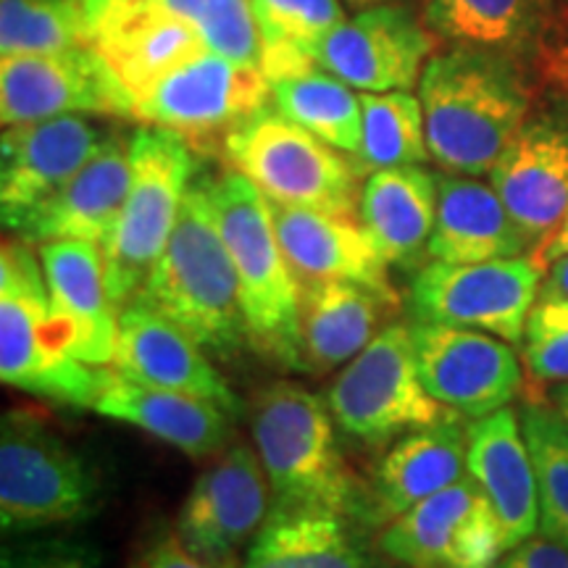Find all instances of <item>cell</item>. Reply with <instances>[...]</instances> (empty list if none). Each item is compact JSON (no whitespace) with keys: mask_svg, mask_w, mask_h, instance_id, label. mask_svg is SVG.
I'll return each instance as SVG.
<instances>
[{"mask_svg":"<svg viewBox=\"0 0 568 568\" xmlns=\"http://www.w3.org/2000/svg\"><path fill=\"white\" fill-rule=\"evenodd\" d=\"M109 132L82 113L6 126L0 138V216L13 232L88 163Z\"/></svg>","mask_w":568,"mask_h":568,"instance_id":"cell-18","label":"cell"},{"mask_svg":"<svg viewBox=\"0 0 568 568\" xmlns=\"http://www.w3.org/2000/svg\"><path fill=\"white\" fill-rule=\"evenodd\" d=\"M251 432L272 485V508H324L366 524V489L339 450L324 397L276 382L255 395Z\"/></svg>","mask_w":568,"mask_h":568,"instance_id":"cell-3","label":"cell"},{"mask_svg":"<svg viewBox=\"0 0 568 568\" xmlns=\"http://www.w3.org/2000/svg\"><path fill=\"white\" fill-rule=\"evenodd\" d=\"M566 253H568V213H566L564 222H560L558 230L550 234L548 243L539 247V251L531 255V258H535L542 268H548L552 261L560 258V255H566Z\"/></svg>","mask_w":568,"mask_h":568,"instance_id":"cell-43","label":"cell"},{"mask_svg":"<svg viewBox=\"0 0 568 568\" xmlns=\"http://www.w3.org/2000/svg\"><path fill=\"white\" fill-rule=\"evenodd\" d=\"M422 19L453 45L508 53L537 67L558 21V0H426Z\"/></svg>","mask_w":568,"mask_h":568,"instance_id":"cell-30","label":"cell"},{"mask_svg":"<svg viewBox=\"0 0 568 568\" xmlns=\"http://www.w3.org/2000/svg\"><path fill=\"white\" fill-rule=\"evenodd\" d=\"M261 34V51L274 45L314 51L345 21L339 0H251Z\"/></svg>","mask_w":568,"mask_h":568,"instance_id":"cell-37","label":"cell"},{"mask_svg":"<svg viewBox=\"0 0 568 568\" xmlns=\"http://www.w3.org/2000/svg\"><path fill=\"white\" fill-rule=\"evenodd\" d=\"M429 155L447 174L485 176L535 109L529 67L508 53L453 45L418 80Z\"/></svg>","mask_w":568,"mask_h":568,"instance_id":"cell-1","label":"cell"},{"mask_svg":"<svg viewBox=\"0 0 568 568\" xmlns=\"http://www.w3.org/2000/svg\"><path fill=\"white\" fill-rule=\"evenodd\" d=\"M353 521L324 508H272L243 568H385Z\"/></svg>","mask_w":568,"mask_h":568,"instance_id":"cell-31","label":"cell"},{"mask_svg":"<svg viewBox=\"0 0 568 568\" xmlns=\"http://www.w3.org/2000/svg\"><path fill=\"white\" fill-rule=\"evenodd\" d=\"M98 481L38 410L11 408L0 424V524L24 535L95 514Z\"/></svg>","mask_w":568,"mask_h":568,"instance_id":"cell-7","label":"cell"},{"mask_svg":"<svg viewBox=\"0 0 568 568\" xmlns=\"http://www.w3.org/2000/svg\"><path fill=\"white\" fill-rule=\"evenodd\" d=\"M88 6H90V13H92V17H95V13L101 11L103 6H105V0H88Z\"/></svg>","mask_w":568,"mask_h":568,"instance_id":"cell-48","label":"cell"},{"mask_svg":"<svg viewBox=\"0 0 568 568\" xmlns=\"http://www.w3.org/2000/svg\"><path fill=\"white\" fill-rule=\"evenodd\" d=\"M376 545L406 568H493L506 552L493 503L468 474L393 518Z\"/></svg>","mask_w":568,"mask_h":568,"instance_id":"cell-13","label":"cell"},{"mask_svg":"<svg viewBox=\"0 0 568 568\" xmlns=\"http://www.w3.org/2000/svg\"><path fill=\"white\" fill-rule=\"evenodd\" d=\"M487 176L539 251L568 213V95L531 109Z\"/></svg>","mask_w":568,"mask_h":568,"instance_id":"cell-16","label":"cell"},{"mask_svg":"<svg viewBox=\"0 0 568 568\" xmlns=\"http://www.w3.org/2000/svg\"><path fill=\"white\" fill-rule=\"evenodd\" d=\"M134 301L172 318L211 358L232 361L251 347L237 272L213 213L209 176L190 184L166 251Z\"/></svg>","mask_w":568,"mask_h":568,"instance_id":"cell-2","label":"cell"},{"mask_svg":"<svg viewBox=\"0 0 568 568\" xmlns=\"http://www.w3.org/2000/svg\"><path fill=\"white\" fill-rule=\"evenodd\" d=\"M437 219L432 232L429 258L445 264H485L535 255L537 245L506 203L495 193L493 184L479 176L439 174Z\"/></svg>","mask_w":568,"mask_h":568,"instance_id":"cell-26","label":"cell"},{"mask_svg":"<svg viewBox=\"0 0 568 568\" xmlns=\"http://www.w3.org/2000/svg\"><path fill=\"white\" fill-rule=\"evenodd\" d=\"M0 568H98V558L77 539L34 537L6 545Z\"/></svg>","mask_w":568,"mask_h":568,"instance_id":"cell-39","label":"cell"},{"mask_svg":"<svg viewBox=\"0 0 568 568\" xmlns=\"http://www.w3.org/2000/svg\"><path fill=\"white\" fill-rule=\"evenodd\" d=\"M209 195L237 272L251 347L276 366L303 372L301 280L284 258L272 203L234 169L209 176Z\"/></svg>","mask_w":568,"mask_h":568,"instance_id":"cell-4","label":"cell"},{"mask_svg":"<svg viewBox=\"0 0 568 568\" xmlns=\"http://www.w3.org/2000/svg\"><path fill=\"white\" fill-rule=\"evenodd\" d=\"M521 364L531 385L568 382V297L539 293L524 326Z\"/></svg>","mask_w":568,"mask_h":568,"instance_id":"cell-38","label":"cell"},{"mask_svg":"<svg viewBox=\"0 0 568 568\" xmlns=\"http://www.w3.org/2000/svg\"><path fill=\"white\" fill-rule=\"evenodd\" d=\"M437 174L424 166L379 169L364 182L358 219L389 266L424 268L437 219Z\"/></svg>","mask_w":568,"mask_h":568,"instance_id":"cell-29","label":"cell"},{"mask_svg":"<svg viewBox=\"0 0 568 568\" xmlns=\"http://www.w3.org/2000/svg\"><path fill=\"white\" fill-rule=\"evenodd\" d=\"M364 138L353 155L358 174L397 166H424L429 155L424 105L406 90L364 92Z\"/></svg>","mask_w":568,"mask_h":568,"instance_id":"cell-33","label":"cell"},{"mask_svg":"<svg viewBox=\"0 0 568 568\" xmlns=\"http://www.w3.org/2000/svg\"><path fill=\"white\" fill-rule=\"evenodd\" d=\"M410 343L426 393L468 422L508 408L521 395L524 364L506 339L416 318Z\"/></svg>","mask_w":568,"mask_h":568,"instance_id":"cell-12","label":"cell"},{"mask_svg":"<svg viewBox=\"0 0 568 568\" xmlns=\"http://www.w3.org/2000/svg\"><path fill=\"white\" fill-rule=\"evenodd\" d=\"M537 67L542 71L545 82L550 84L552 92H564V95H568V21H556Z\"/></svg>","mask_w":568,"mask_h":568,"instance_id":"cell-42","label":"cell"},{"mask_svg":"<svg viewBox=\"0 0 568 568\" xmlns=\"http://www.w3.org/2000/svg\"><path fill=\"white\" fill-rule=\"evenodd\" d=\"M468 424L447 408L437 424L395 439L366 489V524L387 527L426 497L466 477Z\"/></svg>","mask_w":568,"mask_h":568,"instance_id":"cell-22","label":"cell"},{"mask_svg":"<svg viewBox=\"0 0 568 568\" xmlns=\"http://www.w3.org/2000/svg\"><path fill=\"white\" fill-rule=\"evenodd\" d=\"M548 400L556 406L560 414L568 418V382H560V385H552L548 393Z\"/></svg>","mask_w":568,"mask_h":568,"instance_id":"cell-45","label":"cell"},{"mask_svg":"<svg viewBox=\"0 0 568 568\" xmlns=\"http://www.w3.org/2000/svg\"><path fill=\"white\" fill-rule=\"evenodd\" d=\"M558 19L568 21V0H558Z\"/></svg>","mask_w":568,"mask_h":568,"instance_id":"cell-47","label":"cell"},{"mask_svg":"<svg viewBox=\"0 0 568 568\" xmlns=\"http://www.w3.org/2000/svg\"><path fill=\"white\" fill-rule=\"evenodd\" d=\"M40 264L69 355L90 366H109L119 311L105 290L101 247L84 240H53L40 245Z\"/></svg>","mask_w":568,"mask_h":568,"instance_id":"cell-21","label":"cell"},{"mask_svg":"<svg viewBox=\"0 0 568 568\" xmlns=\"http://www.w3.org/2000/svg\"><path fill=\"white\" fill-rule=\"evenodd\" d=\"M134 103L92 45L0 61V122H42L69 113L132 116Z\"/></svg>","mask_w":568,"mask_h":568,"instance_id":"cell-14","label":"cell"},{"mask_svg":"<svg viewBox=\"0 0 568 568\" xmlns=\"http://www.w3.org/2000/svg\"><path fill=\"white\" fill-rule=\"evenodd\" d=\"M111 372L138 385L211 400L232 416L240 414V397L213 368L209 353L172 318L140 301L119 311Z\"/></svg>","mask_w":568,"mask_h":568,"instance_id":"cell-20","label":"cell"},{"mask_svg":"<svg viewBox=\"0 0 568 568\" xmlns=\"http://www.w3.org/2000/svg\"><path fill=\"white\" fill-rule=\"evenodd\" d=\"M92 48L130 92L132 103L209 51L201 34L161 0H105L92 17Z\"/></svg>","mask_w":568,"mask_h":568,"instance_id":"cell-19","label":"cell"},{"mask_svg":"<svg viewBox=\"0 0 568 568\" xmlns=\"http://www.w3.org/2000/svg\"><path fill=\"white\" fill-rule=\"evenodd\" d=\"M518 422L535 464L539 531L568 548V418L550 400L529 397Z\"/></svg>","mask_w":568,"mask_h":568,"instance_id":"cell-34","label":"cell"},{"mask_svg":"<svg viewBox=\"0 0 568 568\" xmlns=\"http://www.w3.org/2000/svg\"><path fill=\"white\" fill-rule=\"evenodd\" d=\"M539 293L568 297V253L560 255V258H556L548 268H545L542 290H539Z\"/></svg>","mask_w":568,"mask_h":568,"instance_id":"cell-44","label":"cell"},{"mask_svg":"<svg viewBox=\"0 0 568 568\" xmlns=\"http://www.w3.org/2000/svg\"><path fill=\"white\" fill-rule=\"evenodd\" d=\"M542 280L545 268L531 255L485 264L432 261L414 276L410 308L418 322L466 326L521 345Z\"/></svg>","mask_w":568,"mask_h":568,"instance_id":"cell-11","label":"cell"},{"mask_svg":"<svg viewBox=\"0 0 568 568\" xmlns=\"http://www.w3.org/2000/svg\"><path fill=\"white\" fill-rule=\"evenodd\" d=\"M435 32L408 6L361 9L311 51L318 69L364 92L408 90L435 51Z\"/></svg>","mask_w":568,"mask_h":568,"instance_id":"cell-17","label":"cell"},{"mask_svg":"<svg viewBox=\"0 0 568 568\" xmlns=\"http://www.w3.org/2000/svg\"><path fill=\"white\" fill-rule=\"evenodd\" d=\"M272 103L282 116L316 134L339 153L355 155L364 138V105L351 84L324 69L272 82Z\"/></svg>","mask_w":568,"mask_h":568,"instance_id":"cell-32","label":"cell"},{"mask_svg":"<svg viewBox=\"0 0 568 568\" xmlns=\"http://www.w3.org/2000/svg\"><path fill=\"white\" fill-rule=\"evenodd\" d=\"M130 138V190L116 224L101 245L105 290L116 311L138 297L148 274L159 264L184 195L197 176L195 151L176 132L148 124Z\"/></svg>","mask_w":568,"mask_h":568,"instance_id":"cell-6","label":"cell"},{"mask_svg":"<svg viewBox=\"0 0 568 568\" xmlns=\"http://www.w3.org/2000/svg\"><path fill=\"white\" fill-rule=\"evenodd\" d=\"M272 485L255 445L232 443L184 497L176 537L205 560H234L272 514Z\"/></svg>","mask_w":568,"mask_h":568,"instance_id":"cell-15","label":"cell"},{"mask_svg":"<svg viewBox=\"0 0 568 568\" xmlns=\"http://www.w3.org/2000/svg\"><path fill=\"white\" fill-rule=\"evenodd\" d=\"M92 410L148 432L193 460L219 456L232 439L230 410L193 395L138 385L116 372H111Z\"/></svg>","mask_w":568,"mask_h":568,"instance_id":"cell-27","label":"cell"},{"mask_svg":"<svg viewBox=\"0 0 568 568\" xmlns=\"http://www.w3.org/2000/svg\"><path fill=\"white\" fill-rule=\"evenodd\" d=\"M272 203V201H268ZM276 237L301 282L345 280L397 303L387 261L353 216L272 203Z\"/></svg>","mask_w":568,"mask_h":568,"instance_id":"cell-24","label":"cell"},{"mask_svg":"<svg viewBox=\"0 0 568 568\" xmlns=\"http://www.w3.org/2000/svg\"><path fill=\"white\" fill-rule=\"evenodd\" d=\"M111 372L69 355L53 318L40 255L19 237L0 251V379L69 408H95Z\"/></svg>","mask_w":568,"mask_h":568,"instance_id":"cell-5","label":"cell"},{"mask_svg":"<svg viewBox=\"0 0 568 568\" xmlns=\"http://www.w3.org/2000/svg\"><path fill=\"white\" fill-rule=\"evenodd\" d=\"M272 101V84L258 67H247L222 53L205 51L155 84L134 103L132 119L172 130L195 153L224 148Z\"/></svg>","mask_w":568,"mask_h":568,"instance_id":"cell-10","label":"cell"},{"mask_svg":"<svg viewBox=\"0 0 568 568\" xmlns=\"http://www.w3.org/2000/svg\"><path fill=\"white\" fill-rule=\"evenodd\" d=\"M138 568H243V566L237 564V558L205 560L201 556H195V552L190 550L174 531V535L159 539V542L142 556Z\"/></svg>","mask_w":568,"mask_h":568,"instance_id":"cell-41","label":"cell"},{"mask_svg":"<svg viewBox=\"0 0 568 568\" xmlns=\"http://www.w3.org/2000/svg\"><path fill=\"white\" fill-rule=\"evenodd\" d=\"M130 140L119 132H109L98 153L51 201L24 219L13 230V237L30 245L53 243V240H84V243L103 245L130 190Z\"/></svg>","mask_w":568,"mask_h":568,"instance_id":"cell-23","label":"cell"},{"mask_svg":"<svg viewBox=\"0 0 568 568\" xmlns=\"http://www.w3.org/2000/svg\"><path fill=\"white\" fill-rule=\"evenodd\" d=\"M466 474L493 503L506 550L537 535V477L518 410L500 408L468 422Z\"/></svg>","mask_w":568,"mask_h":568,"instance_id":"cell-25","label":"cell"},{"mask_svg":"<svg viewBox=\"0 0 568 568\" xmlns=\"http://www.w3.org/2000/svg\"><path fill=\"white\" fill-rule=\"evenodd\" d=\"M493 568H568V548L539 531L503 552Z\"/></svg>","mask_w":568,"mask_h":568,"instance_id":"cell-40","label":"cell"},{"mask_svg":"<svg viewBox=\"0 0 568 568\" xmlns=\"http://www.w3.org/2000/svg\"><path fill=\"white\" fill-rule=\"evenodd\" d=\"M201 34L209 51L261 69V34L251 0H161Z\"/></svg>","mask_w":568,"mask_h":568,"instance_id":"cell-36","label":"cell"},{"mask_svg":"<svg viewBox=\"0 0 568 568\" xmlns=\"http://www.w3.org/2000/svg\"><path fill=\"white\" fill-rule=\"evenodd\" d=\"M339 435L382 447L408 432L437 424L447 408L418 379L410 326L385 329L335 376L324 395Z\"/></svg>","mask_w":568,"mask_h":568,"instance_id":"cell-9","label":"cell"},{"mask_svg":"<svg viewBox=\"0 0 568 568\" xmlns=\"http://www.w3.org/2000/svg\"><path fill=\"white\" fill-rule=\"evenodd\" d=\"M224 159L272 203L353 216L358 172L339 151L276 109L255 113L224 142Z\"/></svg>","mask_w":568,"mask_h":568,"instance_id":"cell-8","label":"cell"},{"mask_svg":"<svg viewBox=\"0 0 568 568\" xmlns=\"http://www.w3.org/2000/svg\"><path fill=\"white\" fill-rule=\"evenodd\" d=\"M397 303L345 280L301 282L303 372L329 374L347 366L385 326Z\"/></svg>","mask_w":568,"mask_h":568,"instance_id":"cell-28","label":"cell"},{"mask_svg":"<svg viewBox=\"0 0 568 568\" xmlns=\"http://www.w3.org/2000/svg\"><path fill=\"white\" fill-rule=\"evenodd\" d=\"M92 45L88 0H0V55H42Z\"/></svg>","mask_w":568,"mask_h":568,"instance_id":"cell-35","label":"cell"},{"mask_svg":"<svg viewBox=\"0 0 568 568\" xmlns=\"http://www.w3.org/2000/svg\"><path fill=\"white\" fill-rule=\"evenodd\" d=\"M385 3H400V0H347V6H355V9H368V6H385Z\"/></svg>","mask_w":568,"mask_h":568,"instance_id":"cell-46","label":"cell"}]
</instances>
